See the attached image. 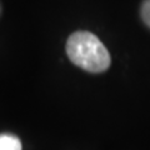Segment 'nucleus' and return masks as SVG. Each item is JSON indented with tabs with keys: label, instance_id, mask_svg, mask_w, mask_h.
I'll return each mask as SVG.
<instances>
[{
	"label": "nucleus",
	"instance_id": "obj_2",
	"mask_svg": "<svg viewBox=\"0 0 150 150\" xmlns=\"http://www.w3.org/2000/svg\"><path fill=\"white\" fill-rule=\"evenodd\" d=\"M0 150H21L20 139L14 134H0Z\"/></svg>",
	"mask_w": 150,
	"mask_h": 150
},
{
	"label": "nucleus",
	"instance_id": "obj_1",
	"mask_svg": "<svg viewBox=\"0 0 150 150\" xmlns=\"http://www.w3.org/2000/svg\"><path fill=\"white\" fill-rule=\"evenodd\" d=\"M67 54L76 67L89 73L109 69L111 58L99 38L89 31H75L67 41Z\"/></svg>",
	"mask_w": 150,
	"mask_h": 150
},
{
	"label": "nucleus",
	"instance_id": "obj_3",
	"mask_svg": "<svg viewBox=\"0 0 150 150\" xmlns=\"http://www.w3.org/2000/svg\"><path fill=\"white\" fill-rule=\"evenodd\" d=\"M140 15L145 25L150 28V0H144L140 9Z\"/></svg>",
	"mask_w": 150,
	"mask_h": 150
},
{
	"label": "nucleus",
	"instance_id": "obj_4",
	"mask_svg": "<svg viewBox=\"0 0 150 150\" xmlns=\"http://www.w3.org/2000/svg\"><path fill=\"white\" fill-rule=\"evenodd\" d=\"M0 13H1V5H0Z\"/></svg>",
	"mask_w": 150,
	"mask_h": 150
}]
</instances>
